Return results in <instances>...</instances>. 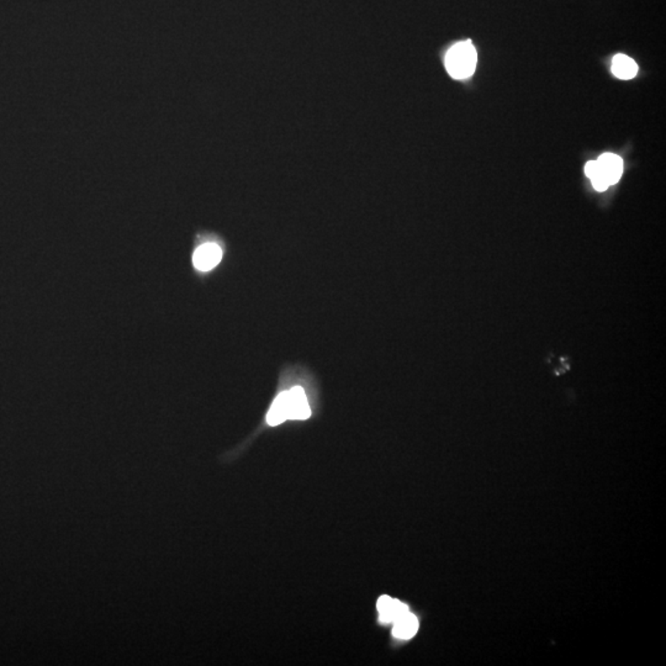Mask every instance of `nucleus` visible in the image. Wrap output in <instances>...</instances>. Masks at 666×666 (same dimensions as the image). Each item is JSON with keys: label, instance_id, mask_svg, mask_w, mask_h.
<instances>
[{"label": "nucleus", "instance_id": "nucleus-3", "mask_svg": "<svg viewBox=\"0 0 666 666\" xmlns=\"http://www.w3.org/2000/svg\"><path fill=\"white\" fill-rule=\"evenodd\" d=\"M222 258V249L215 244H201L193 256V263L196 269L209 272L215 268Z\"/></svg>", "mask_w": 666, "mask_h": 666}, {"label": "nucleus", "instance_id": "nucleus-1", "mask_svg": "<svg viewBox=\"0 0 666 666\" xmlns=\"http://www.w3.org/2000/svg\"><path fill=\"white\" fill-rule=\"evenodd\" d=\"M478 54L471 40L452 46L445 54V68L454 80H466L475 72Z\"/></svg>", "mask_w": 666, "mask_h": 666}, {"label": "nucleus", "instance_id": "nucleus-7", "mask_svg": "<svg viewBox=\"0 0 666 666\" xmlns=\"http://www.w3.org/2000/svg\"><path fill=\"white\" fill-rule=\"evenodd\" d=\"M418 621L415 614L407 612L394 622L392 635L399 639H411L417 633Z\"/></svg>", "mask_w": 666, "mask_h": 666}, {"label": "nucleus", "instance_id": "nucleus-8", "mask_svg": "<svg viewBox=\"0 0 666 666\" xmlns=\"http://www.w3.org/2000/svg\"><path fill=\"white\" fill-rule=\"evenodd\" d=\"M288 420V407H286V392H281L275 399L267 415V422L270 426H278Z\"/></svg>", "mask_w": 666, "mask_h": 666}, {"label": "nucleus", "instance_id": "nucleus-6", "mask_svg": "<svg viewBox=\"0 0 666 666\" xmlns=\"http://www.w3.org/2000/svg\"><path fill=\"white\" fill-rule=\"evenodd\" d=\"M612 73L619 80H628L635 78L638 73V64L635 59H630L626 54H616L612 59Z\"/></svg>", "mask_w": 666, "mask_h": 666}, {"label": "nucleus", "instance_id": "nucleus-4", "mask_svg": "<svg viewBox=\"0 0 666 666\" xmlns=\"http://www.w3.org/2000/svg\"><path fill=\"white\" fill-rule=\"evenodd\" d=\"M376 607L380 614L381 623H394L404 614L410 612L405 603L400 602L399 600H394L389 596H381L378 600Z\"/></svg>", "mask_w": 666, "mask_h": 666}, {"label": "nucleus", "instance_id": "nucleus-2", "mask_svg": "<svg viewBox=\"0 0 666 666\" xmlns=\"http://www.w3.org/2000/svg\"><path fill=\"white\" fill-rule=\"evenodd\" d=\"M286 407L288 420H306L311 415L306 395L300 386H296L286 392Z\"/></svg>", "mask_w": 666, "mask_h": 666}, {"label": "nucleus", "instance_id": "nucleus-5", "mask_svg": "<svg viewBox=\"0 0 666 666\" xmlns=\"http://www.w3.org/2000/svg\"><path fill=\"white\" fill-rule=\"evenodd\" d=\"M600 170L603 178L607 180L608 185L619 183L623 173V161L614 154H603L598 159Z\"/></svg>", "mask_w": 666, "mask_h": 666}]
</instances>
